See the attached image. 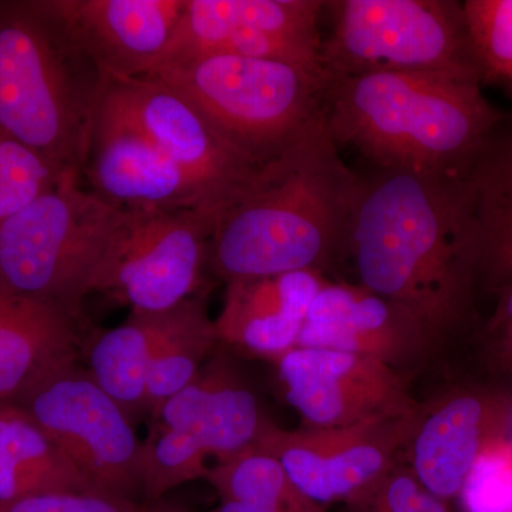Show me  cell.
Returning <instances> with one entry per match:
<instances>
[{
  "instance_id": "6da1fadb",
  "label": "cell",
  "mask_w": 512,
  "mask_h": 512,
  "mask_svg": "<svg viewBox=\"0 0 512 512\" xmlns=\"http://www.w3.org/2000/svg\"><path fill=\"white\" fill-rule=\"evenodd\" d=\"M342 262L353 284L409 309L450 348L468 346L483 319L466 177L359 175Z\"/></svg>"
},
{
  "instance_id": "7a4b0ae2",
  "label": "cell",
  "mask_w": 512,
  "mask_h": 512,
  "mask_svg": "<svg viewBox=\"0 0 512 512\" xmlns=\"http://www.w3.org/2000/svg\"><path fill=\"white\" fill-rule=\"evenodd\" d=\"M359 175L339 157L326 116L215 218L208 271L229 284L338 268Z\"/></svg>"
},
{
  "instance_id": "3957f363",
  "label": "cell",
  "mask_w": 512,
  "mask_h": 512,
  "mask_svg": "<svg viewBox=\"0 0 512 512\" xmlns=\"http://www.w3.org/2000/svg\"><path fill=\"white\" fill-rule=\"evenodd\" d=\"M325 116L336 146L355 148L376 170L466 177L505 111L473 80L377 72L326 80Z\"/></svg>"
},
{
  "instance_id": "277c9868",
  "label": "cell",
  "mask_w": 512,
  "mask_h": 512,
  "mask_svg": "<svg viewBox=\"0 0 512 512\" xmlns=\"http://www.w3.org/2000/svg\"><path fill=\"white\" fill-rule=\"evenodd\" d=\"M104 77L53 0H0V128L83 178Z\"/></svg>"
},
{
  "instance_id": "5b68a950",
  "label": "cell",
  "mask_w": 512,
  "mask_h": 512,
  "mask_svg": "<svg viewBox=\"0 0 512 512\" xmlns=\"http://www.w3.org/2000/svg\"><path fill=\"white\" fill-rule=\"evenodd\" d=\"M151 77L190 101L232 150L261 165L301 140L325 117L320 70L231 55L164 63Z\"/></svg>"
},
{
  "instance_id": "8992f818",
  "label": "cell",
  "mask_w": 512,
  "mask_h": 512,
  "mask_svg": "<svg viewBox=\"0 0 512 512\" xmlns=\"http://www.w3.org/2000/svg\"><path fill=\"white\" fill-rule=\"evenodd\" d=\"M326 80L377 72L444 73L484 84L463 2L330 0Z\"/></svg>"
},
{
  "instance_id": "52a82bcc",
  "label": "cell",
  "mask_w": 512,
  "mask_h": 512,
  "mask_svg": "<svg viewBox=\"0 0 512 512\" xmlns=\"http://www.w3.org/2000/svg\"><path fill=\"white\" fill-rule=\"evenodd\" d=\"M66 175L0 224V284L83 318V299L124 210Z\"/></svg>"
},
{
  "instance_id": "ba28073f",
  "label": "cell",
  "mask_w": 512,
  "mask_h": 512,
  "mask_svg": "<svg viewBox=\"0 0 512 512\" xmlns=\"http://www.w3.org/2000/svg\"><path fill=\"white\" fill-rule=\"evenodd\" d=\"M218 349L220 345L195 379L150 419L144 440L146 503L205 478L208 458L224 463L254 448L269 420L231 357Z\"/></svg>"
},
{
  "instance_id": "9c48e42d",
  "label": "cell",
  "mask_w": 512,
  "mask_h": 512,
  "mask_svg": "<svg viewBox=\"0 0 512 512\" xmlns=\"http://www.w3.org/2000/svg\"><path fill=\"white\" fill-rule=\"evenodd\" d=\"M12 402L39 424L94 493L143 497L144 441L87 369L60 367Z\"/></svg>"
},
{
  "instance_id": "30bf717a",
  "label": "cell",
  "mask_w": 512,
  "mask_h": 512,
  "mask_svg": "<svg viewBox=\"0 0 512 512\" xmlns=\"http://www.w3.org/2000/svg\"><path fill=\"white\" fill-rule=\"evenodd\" d=\"M215 217L200 210H124L94 272L90 293L131 312L163 313L205 292Z\"/></svg>"
},
{
  "instance_id": "8fae6325",
  "label": "cell",
  "mask_w": 512,
  "mask_h": 512,
  "mask_svg": "<svg viewBox=\"0 0 512 512\" xmlns=\"http://www.w3.org/2000/svg\"><path fill=\"white\" fill-rule=\"evenodd\" d=\"M512 434V380L474 367L419 402L402 463L431 494L457 500L478 458Z\"/></svg>"
},
{
  "instance_id": "7c38bea8",
  "label": "cell",
  "mask_w": 512,
  "mask_h": 512,
  "mask_svg": "<svg viewBox=\"0 0 512 512\" xmlns=\"http://www.w3.org/2000/svg\"><path fill=\"white\" fill-rule=\"evenodd\" d=\"M413 414L298 430L282 429L269 419L254 448L274 457L293 484L315 503L323 507L343 503L360 512L402 463Z\"/></svg>"
},
{
  "instance_id": "4fadbf2b",
  "label": "cell",
  "mask_w": 512,
  "mask_h": 512,
  "mask_svg": "<svg viewBox=\"0 0 512 512\" xmlns=\"http://www.w3.org/2000/svg\"><path fill=\"white\" fill-rule=\"evenodd\" d=\"M323 15L325 2L320 0H187L180 28L158 66L190 57L231 55L322 72Z\"/></svg>"
},
{
  "instance_id": "5bb4252c",
  "label": "cell",
  "mask_w": 512,
  "mask_h": 512,
  "mask_svg": "<svg viewBox=\"0 0 512 512\" xmlns=\"http://www.w3.org/2000/svg\"><path fill=\"white\" fill-rule=\"evenodd\" d=\"M101 97L184 171L215 218L259 167L232 150L190 101L156 79L104 77Z\"/></svg>"
},
{
  "instance_id": "9a60e30c",
  "label": "cell",
  "mask_w": 512,
  "mask_h": 512,
  "mask_svg": "<svg viewBox=\"0 0 512 512\" xmlns=\"http://www.w3.org/2000/svg\"><path fill=\"white\" fill-rule=\"evenodd\" d=\"M274 363L286 402L301 414L303 427L403 419L419 406L412 377L375 357L296 346Z\"/></svg>"
},
{
  "instance_id": "2e32d148",
  "label": "cell",
  "mask_w": 512,
  "mask_h": 512,
  "mask_svg": "<svg viewBox=\"0 0 512 512\" xmlns=\"http://www.w3.org/2000/svg\"><path fill=\"white\" fill-rule=\"evenodd\" d=\"M296 346L375 357L410 377L451 349L404 306L329 279L313 299Z\"/></svg>"
},
{
  "instance_id": "e0dca14e",
  "label": "cell",
  "mask_w": 512,
  "mask_h": 512,
  "mask_svg": "<svg viewBox=\"0 0 512 512\" xmlns=\"http://www.w3.org/2000/svg\"><path fill=\"white\" fill-rule=\"evenodd\" d=\"M83 178L93 194L121 210L188 208L211 214L184 171L101 94Z\"/></svg>"
},
{
  "instance_id": "ac0fdd59",
  "label": "cell",
  "mask_w": 512,
  "mask_h": 512,
  "mask_svg": "<svg viewBox=\"0 0 512 512\" xmlns=\"http://www.w3.org/2000/svg\"><path fill=\"white\" fill-rule=\"evenodd\" d=\"M103 77L137 79L163 62L187 0H53Z\"/></svg>"
},
{
  "instance_id": "d6986e66",
  "label": "cell",
  "mask_w": 512,
  "mask_h": 512,
  "mask_svg": "<svg viewBox=\"0 0 512 512\" xmlns=\"http://www.w3.org/2000/svg\"><path fill=\"white\" fill-rule=\"evenodd\" d=\"M326 281L322 272L298 271L229 282L214 320L218 340L266 359L284 355L298 345L309 308Z\"/></svg>"
},
{
  "instance_id": "ffe728a7",
  "label": "cell",
  "mask_w": 512,
  "mask_h": 512,
  "mask_svg": "<svg viewBox=\"0 0 512 512\" xmlns=\"http://www.w3.org/2000/svg\"><path fill=\"white\" fill-rule=\"evenodd\" d=\"M82 319L0 284V402L73 365L83 350Z\"/></svg>"
},
{
  "instance_id": "44dd1931",
  "label": "cell",
  "mask_w": 512,
  "mask_h": 512,
  "mask_svg": "<svg viewBox=\"0 0 512 512\" xmlns=\"http://www.w3.org/2000/svg\"><path fill=\"white\" fill-rule=\"evenodd\" d=\"M478 296L512 284V114L505 113L466 174Z\"/></svg>"
},
{
  "instance_id": "7402d4cb",
  "label": "cell",
  "mask_w": 512,
  "mask_h": 512,
  "mask_svg": "<svg viewBox=\"0 0 512 512\" xmlns=\"http://www.w3.org/2000/svg\"><path fill=\"white\" fill-rule=\"evenodd\" d=\"M168 312H131L126 322L83 342L87 372L134 424L148 417V369Z\"/></svg>"
},
{
  "instance_id": "603a6c76",
  "label": "cell",
  "mask_w": 512,
  "mask_h": 512,
  "mask_svg": "<svg viewBox=\"0 0 512 512\" xmlns=\"http://www.w3.org/2000/svg\"><path fill=\"white\" fill-rule=\"evenodd\" d=\"M59 491L94 493L22 407L0 402V503Z\"/></svg>"
},
{
  "instance_id": "cb8c5ba5",
  "label": "cell",
  "mask_w": 512,
  "mask_h": 512,
  "mask_svg": "<svg viewBox=\"0 0 512 512\" xmlns=\"http://www.w3.org/2000/svg\"><path fill=\"white\" fill-rule=\"evenodd\" d=\"M220 345L205 293L168 312L167 323L151 357L147 380L148 417L195 379Z\"/></svg>"
},
{
  "instance_id": "d4e9b609",
  "label": "cell",
  "mask_w": 512,
  "mask_h": 512,
  "mask_svg": "<svg viewBox=\"0 0 512 512\" xmlns=\"http://www.w3.org/2000/svg\"><path fill=\"white\" fill-rule=\"evenodd\" d=\"M207 481L220 497L214 512H326L293 484L274 457L255 448L215 464Z\"/></svg>"
},
{
  "instance_id": "484cf974",
  "label": "cell",
  "mask_w": 512,
  "mask_h": 512,
  "mask_svg": "<svg viewBox=\"0 0 512 512\" xmlns=\"http://www.w3.org/2000/svg\"><path fill=\"white\" fill-rule=\"evenodd\" d=\"M66 175L0 128V224Z\"/></svg>"
},
{
  "instance_id": "4316f807",
  "label": "cell",
  "mask_w": 512,
  "mask_h": 512,
  "mask_svg": "<svg viewBox=\"0 0 512 512\" xmlns=\"http://www.w3.org/2000/svg\"><path fill=\"white\" fill-rule=\"evenodd\" d=\"M463 5L484 83L512 87V0H466Z\"/></svg>"
},
{
  "instance_id": "83f0119b",
  "label": "cell",
  "mask_w": 512,
  "mask_h": 512,
  "mask_svg": "<svg viewBox=\"0 0 512 512\" xmlns=\"http://www.w3.org/2000/svg\"><path fill=\"white\" fill-rule=\"evenodd\" d=\"M464 512H512V457L508 440L478 458L457 498Z\"/></svg>"
},
{
  "instance_id": "f1b7e54d",
  "label": "cell",
  "mask_w": 512,
  "mask_h": 512,
  "mask_svg": "<svg viewBox=\"0 0 512 512\" xmlns=\"http://www.w3.org/2000/svg\"><path fill=\"white\" fill-rule=\"evenodd\" d=\"M495 305L468 343L474 367L494 377L512 380V284L493 296Z\"/></svg>"
},
{
  "instance_id": "f546056e",
  "label": "cell",
  "mask_w": 512,
  "mask_h": 512,
  "mask_svg": "<svg viewBox=\"0 0 512 512\" xmlns=\"http://www.w3.org/2000/svg\"><path fill=\"white\" fill-rule=\"evenodd\" d=\"M0 512H148V505L100 493L59 491L0 503Z\"/></svg>"
},
{
  "instance_id": "4dcf8cb0",
  "label": "cell",
  "mask_w": 512,
  "mask_h": 512,
  "mask_svg": "<svg viewBox=\"0 0 512 512\" xmlns=\"http://www.w3.org/2000/svg\"><path fill=\"white\" fill-rule=\"evenodd\" d=\"M360 512H454L450 503L427 491L409 467L399 464Z\"/></svg>"
},
{
  "instance_id": "1f68e13d",
  "label": "cell",
  "mask_w": 512,
  "mask_h": 512,
  "mask_svg": "<svg viewBox=\"0 0 512 512\" xmlns=\"http://www.w3.org/2000/svg\"><path fill=\"white\" fill-rule=\"evenodd\" d=\"M148 505V512H192L188 510H184V508L174 507V505H170L164 503V501H156V503H146ZM214 512V511H211Z\"/></svg>"
},
{
  "instance_id": "d6a6232c",
  "label": "cell",
  "mask_w": 512,
  "mask_h": 512,
  "mask_svg": "<svg viewBox=\"0 0 512 512\" xmlns=\"http://www.w3.org/2000/svg\"><path fill=\"white\" fill-rule=\"evenodd\" d=\"M508 447H510V453H511V457H512V434H511L510 439H508Z\"/></svg>"
}]
</instances>
